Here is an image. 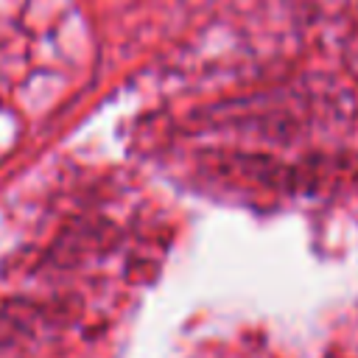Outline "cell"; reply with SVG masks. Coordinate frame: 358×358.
<instances>
[]
</instances>
